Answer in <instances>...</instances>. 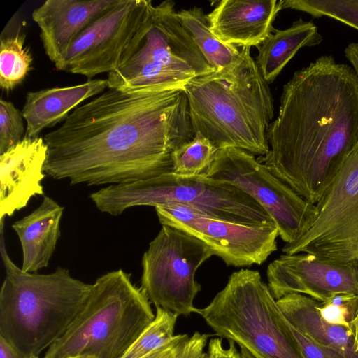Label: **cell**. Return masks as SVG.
<instances>
[{
	"instance_id": "cell-1",
	"label": "cell",
	"mask_w": 358,
	"mask_h": 358,
	"mask_svg": "<svg viewBox=\"0 0 358 358\" xmlns=\"http://www.w3.org/2000/svg\"><path fill=\"white\" fill-rule=\"evenodd\" d=\"M108 89L44 136L48 176L100 185L172 171L173 152L195 136L183 86Z\"/></svg>"
},
{
	"instance_id": "cell-2",
	"label": "cell",
	"mask_w": 358,
	"mask_h": 358,
	"mask_svg": "<svg viewBox=\"0 0 358 358\" xmlns=\"http://www.w3.org/2000/svg\"><path fill=\"white\" fill-rule=\"evenodd\" d=\"M257 159L298 194L316 204L358 145V75L322 55L283 86L277 118Z\"/></svg>"
},
{
	"instance_id": "cell-3",
	"label": "cell",
	"mask_w": 358,
	"mask_h": 358,
	"mask_svg": "<svg viewBox=\"0 0 358 358\" xmlns=\"http://www.w3.org/2000/svg\"><path fill=\"white\" fill-rule=\"evenodd\" d=\"M250 48L219 71L188 80L187 94L194 132L219 150L236 148L252 155L269 152L266 131L274 116L273 99Z\"/></svg>"
},
{
	"instance_id": "cell-4",
	"label": "cell",
	"mask_w": 358,
	"mask_h": 358,
	"mask_svg": "<svg viewBox=\"0 0 358 358\" xmlns=\"http://www.w3.org/2000/svg\"><path fill=\"white\" fill-rule=\"evenodd\" d=\"M0 224L6 275L0 290V336L22 358H40L59 340L84 306L92 288L58 267L49 274L26 273L10 259Z\"/></svg>"
},
{
	"instance_id": "cell-5",
	"label": "cell",
	"mask_w": 358,
	"mask_h": 358,
	"mask_svg": "<svg viewBox=\"0 0 358 358\" xmlns=\"http://www.w3.org/2000/svg\"><path fill=\"white\" fill-rule=\"evenodd\" d=\"M151 303L122 269L99 277L82 310L43 358H122L154 320Z\"/></svg>"
},
{
	"instance_id": "cell-6",
	"label": "cell",
	"mask_w": 358,
	"mask_h": 358,
	"mask_svg": "<svg viewBox=\"0 0 358 358\" xmlns=\"http://www.w3.org/2000/svg\"><path fill=\"white\" fill-rule=\"evenodd\" d=\"M90 198L99 211L113 216L134 206L179 204L217 220L253 227H276L268 213L245 192L204 175L182 177L170 172L111 185L93 192Z\"/></svg>"
},
{
	"instance_id": "cell-7",
	"label": "cell",
	"mask_w": 358,
	"mask_h": 358,
	"mask_svg": "<svg viewBox=\"0 0 358 358\" xmlns=\"http://www.w3.org/2000/svg\"><path fill=\"white\" fill-rule=\"evenodd\" d=\"M196 313L216 336L237 343L255 358H304L257 271L233 273L210 303Z\"/></svg>"
},
{
	"instance_id": "cell-8",
	"label": "cell",
	"mask_w": 358,
	"mask_h": 358,
	"mask_svg": "<svg viewBox=\"0 0 358 358\" xmlns=\"http://www.w3.org/2000/svg\"><path fill=\"white\" fill-rule=\"evenodd\" d=\"M213 71L169 0L152 6L120 65L108 73V88L183 86Z\"/></svg>"
},
{
	"instance_id": "cell-9",
	"label": "cell",
	"mask_w": 358,
	"mask_h": 358,
	"mask_svg": "<svg viewBox=\"0 0 358 358\" xmlns=\"http://www.w3.org/2000/svg\"><path fill=\"white\" fill-rule=\"evenodd\" d=\"M214 251L181 229L162 225L142 257L141 288L155 307L178 316L196 313L194 300L201 291L197 268Z\"/></svg>"
},
{
	"instance_id": "cell-10",
	"label": "cell",
	"mask_w": 358,
	"mask_h": 358,
	"mask_svg": "<svg viewBox=\"0 0 358 358\" xmlns=\"http://www.w3.org/2000/svg\"><path fill=\"white\" fill-rule=\"evenodd\" d=\"M315 206L317 214L310 228L282 252L310 254L334 264H358V145Z\"/></svg>"
},
{
	"instance_id": "cell-11",
	"label": "cell",
	"mask_w": 358,
	"mask_h": 358,
	"mask_svg": "<svg viewBox=\"0 0 358 358\" xmlns=\"http://www.w3.org/2000/svg\"><path fill=\"white\" fill-rule=\"evenodd\" d=\"M203 175L234 185L251 196L271 217L279 236L287 244L302 237L316 218L315 204L298 194L254 155L241 149L218 150Z\"/></svg>"
},
{
	"instance_id": "cell-12",
	"label": "cell",
	"mask_w": 358,
	"mask_h": 358,
	"mask_svg": "<svg viewBox=\"0 0 358 358\" xmlns=\"http://www.w3.org/2000/svg\"><path fill=\"white\" fill-rule=\"evenodd\" d=\"M152 6L150 0H118L75 39L55 68L88 78L112 72L120 65Z\"/></svg>"
},
{
	"instance_id": "cell-13",
	"label": "cell",
	"mask_w": 358,
	"mask_h": 358,
	"mask_svg": "<svg viewBox=\"0 0 358 358\" xmlns=\"http://www.w3.org/2000/svg\"><path fill=\"white\" fill-rule=\"evenodd\" d=\"M159 222L181 229L208 245L227 266L261 265L277 250L276 227H253L217 220L190 207H155Z\"/></svg>"
},
{
	"instance_id": "cell-14",
	"label": "cell",
	"mask_w": 358,
	"mask_h": 358,
	"mask_svg": "<svg viewBox=\"0 0 358 358\" xmlns=\"http://www.w3.org/2000/svg\"><path fill=\"white\" fill-rule=\"evenodd\" d=\"M266 276L276 300L291 294L320 302L338 294L358 295V264H334L310 254L280 255L268 264Z\"/></svg>"
},
{
	"instance_id": "cell-15",
	"label": "cell",
	"mask_w": 358,
	"mask_h": 358,
	"mask_svg": "<svg viewBox=\"0 0 358 358\" xmlns=\"http://www.w3.org/2000/svg\"><path fill=\"white\" fill-rule=\"evenodd\" d=\"M47 155L43 138L26 136L0 154V224L26 207L32 197L43 195Z\"/></svg>"
},
{
	"instance_id": "cell-16",
	"label": "cell",
	"mask_w": 358,
	"mask_h": 358,
	"mask_svg": "<svg viewBox=\"0 0 358 358\" xmlns=\"http://www.w3.org/2000/svg\"><path fill=\"white\" fill-rule=\"evenodd\" d=\"M118 0H47L32 13L49 59L57 64L75 39Z\"/></svg>"
},
{
	"instance_id": "cell-17",
	"label": "cell",
	"mask_w": 358,
	"mask_h": 358,
	"mask_svg": "<svg viewBox=\"0 0 358 358\" xmlns=\"http://www.w3.org/2000/svg\"><path fill=\"white\" fill-rule=\"evenodd\" d=\"M280 1L222 0L207 15L212 32L225 43L259 46L274 30Z\"/></svg>"
},
{
	"instance_id": "cell-18",
	"label": "cell",
	"mask_w": 358,
	"mask_h": 358,
	"mask_svg": "<svg viewBox=\"0 0 358 358\" xmlns=\"http://www.w3.org/2000/svg\"><path fill=\"white\" fill-rule=\"evenodd\" d=\"M106 88L107 79H89L73 86L29 92L22 110L26 122V136L38 137L44 129L64 121L69 112L80 103L101 94Z\"/></svg>"
},
{
	"instance_id": "cell-19",
	"label": "cell",
	"mask_w": 358,
	"mask_h": 358,
	"mask_svg": "<svg viewBox=\"0 0 358 358\" xmlns=\"http://www.w3.org/2000/svg\"><path fill=\"white\" fill-rule=\"evenodd\" d=\"M63 212V206L44 196L37 208L12 224L21 244L24 272L36 273L48 266L60 236Z\"/></svg>"
},
{
	"instance_id": "cell-20",
	"label": "cell",
	"mask_w": 358,
	"mask_h": 358,
	"mask_svg": "<svg viewBox=\"0 0 358 358\" xmlns=\"http://www.w3.org/2000/svg\"><path fill=\"white\" fill-rule=\"evenodd\" d=\"M276 301L283 315L298 331L344 358H358L351 329L327 322L318 310L320 301L300 294H288Z\"/></svg>"
},
{
	"instance_id": "cell-21",
	"label": "cell",
	"mask_w": 358,
	"mask_h": 358,
	"mask_svg": "<svg viewBox=\"0 0 358 358\" xmlns=\"http://www.w3.org/2000/svg\"><path fill=\"white\" fill-rule=\"evenodd\" d=\"M322 36L310 21L299 19L284 30H275L258 46L255 62L264 78L272 83L282 69L303 47L319 45Z\"/></svg>"
},
{
	"instance_id": "cell-22",
	"label": "cell",
	"mask_w": 358,
	"mask_h": 358,
	"mask_svg": "<svg viewBox=\"0 0 358 358\" xmlns=\"http://www.w3.org/2000/svg\"><path fill=\"white\" fill-rule=\"evenodd\" d=\"M178 17L194 42L215 71L221 70L236 61L241 55L235 45L224 43L210 30L201 8L194 6L177 12Z\"/></svg>"
},
{
	"instance_id": "cell-23",
	"label": "cell",
	"mask_w": 358,
	"mask_h": 358,
	"mask_svg": "<svg viewBox=\"0 0 358 358\" xmlns=\"http://www.w3.org/2000/svg\"><path fill=\"white\" fill-rule=\"evenodd\" d=\"M25 34L1 37L0 41V87L11 91L20 85L28 75L32 56L25 46Z\"/></svg>"
},
{
	"instance_id": "cell-24",
	"label": "cell",
	"mask_w": 358,
	"mask_h": 358,
	"mask_svg": "<svg viewBox=\"0 0 358 358\" xmlns=\"http://www.w3.org/2000/svg\"><path fill=\"white\" fill-rule=\"evenodd\" d=\"M218 148L199 131L172 154L171 173L182 177L203 175L213 164Z\"/></svg>"
},
{
	"instance_id": "cell-25",
	"label": "cell",
	"mask_w": 358,
	"mask_h": 358,
	"mask_svg": "<svg viewBox=\"0 0 358 358\" xmlns=\"http://www.w3.org/2000/svg\"><path fill=\"white\" fill-rule=\"evenodd\" d=\"M178 317L168 310L156 307L154 320L122 358H142L168 344L175 336Z\"/></svg>"
},
{
	"instance_id": "cell-26",
	"label": "cell",
	"mask_w": 358,
	"mask_h": 358,
	"mask_svg": "<svg viewBox=\"0 0 358 358\" xmlns=\"http://www.w3.org/2000/svg\"><path fill=\"white\" fill-rule=\"evenodd\" d=\"M282 9L328 17L358 29V0H280Z\"/></svg>"
},
{
	"instance_id": "cell-27",
	"label": "cell",
	"mask_w": 358,
	"mask_h": 358,
	"mask_svg": "<svg viewBox=\"0 0 358 358\" xmlns=\"http://www.w3.org/2000/svg\"><path fill=\"white\" fill-rule=\"evenodd\" d=\"M23 119L22 112L12 102L0 100V154L24 138Z\"/></svg>"
},
{
	"instance_id": "cell-28",
	"label": "cell",
	"mask_w": 358,
	"mask_h": 358,
	"mask_svg": "<svg viewBox=\"0 0 358 358\" xmlns=\"http://www.w3.org/2000/svg\"><path fill=\"white\" fill-rule=\"evenodd\" d=\"M357 309L358 295L338 294L318 305L321 316L327 322L348 328Z\"/></svg>"
},
{
	"instance_id": "cell-29",
	"label": "cell",
	"mask_w": 358,
	"mask_h": 358,
	"mask_svg": "<svg viewBox=\"0 0 358 358\" xmlns=\"http://www.w3.org/2000/svg\"><path fill=\"white\" fill-rule=\"evenodd\" d=\"M211 336L196 331L183 343L178 358H208L207 352H204V348Z\"/></svg>"
},
{
	"instance_id": "cell-30",
	"label": "cell",
	"mask_w": 358,
	"mask_h": 358,
	"mask_svg": "<svg viewBox=\"0 0 358 358\" xmlns=\"http://www.w3.org/2000/svg\"><path fill=\"white\" fill-rule=\"evenodd\" d=\"M222 338H214L210 340L208 347V358H240L236 343L229 341L228 347H224Z\"/></svg>"
},
{
	"instance_id": "cell-31",
	"label": "cell",
	"mask_w": 358,
	"mask_h": 358,
	"mask_svg": "<svg viewBox=\"0 0 358 358\" xmlns=\"http://www.w3.org/2000/svg\"><path fill=\"white\" fill-rule=\"evenodd\" d=\"M189 338L187 334H178L166 345L142 358H178L183 343Z\"/></svg>"
},
{
	"instance_id": "cell-32",
	"label": "cell",
	"mask_w": 358,
	"mask_h": 358,
	"mask_svg": "<svg viewBox=\"0 0 358 358\" xmlns=\"http://www.w3.org/2000/svg\"><path fill=\"white\" fill-rule=\"evenodd\" d=\"M0 358H22L16 349L0 336Z\"/></svg>"
},
{
	"instance_id": "cell-33",
	"label": "cell",
	"mask_w": 358,
	"mask_h": 358,
	"mask_svg": "<svg viewBox=\"0 0 358 358\" xmlns=\"http://www.w3.org/2000/svg\"><path fill=\"white\" fill-rule=\"evenodd\" d=\"M345 55L358 75V43H351L345 49Z\"/></svg>"
},
{
	"instance_id": "cell-34",
	"label": "cell",
	"mask_w": 358,
	"mask_h": 358,
	"mask_svg": "<svg viewBox=\"0 0 358 358\" xmlns=\"http://www.w3.org/2000/svg\"><path fill=\"white\" fill-rule=\"evenodd\" d=\"M350 328L354 337L356 349L358 351V309L354 318L350 322Z\"/></svg>"
},
{
	"instance_id": "cell-35",
	"label": "cell",
	"mask_w": 358,
	"mask_h": 358,
	"mask_svg": "<svg viewBox=\"0 0 358 358\" xmlns=\"http://www.w3.org/2000/svg\"><path fill=\"white\" fill-rule=\"evenodd\" d=\"M240 358H255L246 349L240 348Z\"/></svg>"
},
{
	"instance_id": "cell-36",
	"label": "cell",
	"mask_w": 358,
	"mask_h": 358,
	"mask_svg": "<svg viewBox=\"0 0 358 358\" xmlns=\"http://www.w3.org/2000/svg\"><path fill=\"white\" fill-rule=\"evenodd\" d=\"M69 358H92V357H90V356H86V355H78V356L71 357H69Z\"/></svg>"
}]
</instances>
